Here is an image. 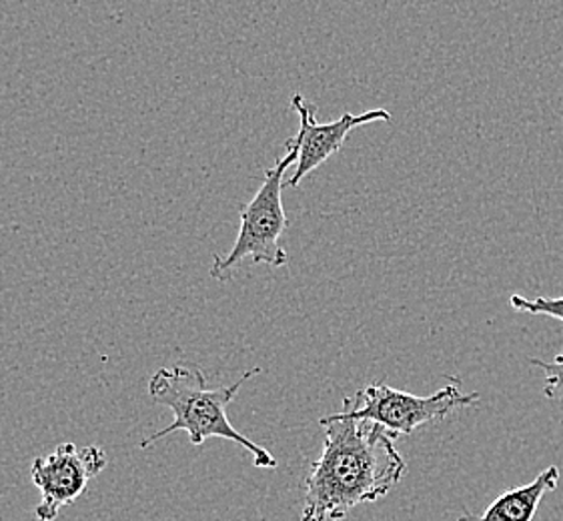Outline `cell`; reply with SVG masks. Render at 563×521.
<instances>
[{"label": "cell", "mask_w": 563, "mask_h": 521, "mask_svg": "<svg viewBox=\"0 0 563 521\" xmlns=\"http://www.w3.org/2000/svg\"><path fill=\"white\" fill-rule=\"evenodd\" d=\"M511 307L530 313V315H548V318L558 319L563 323V297L550 299V297H521V295H511Z\"/></svg>", "instance_id": "ba28073f"}, {"label": "cell", "mask_w": 563, "mask_h": 521, "mask_svg": "<svg viewBox=\"0 0 563 521\" xmlns=\"http://www.w3.org/2000/svg\"><path fill=\"white\" fill-rule=\"evenodd\" d=\"M299 157V147L294 138L287 143V155L265 173L260 191L241 209V228L238 241L229 255H214L209 275L214 281H229L241 267L251 259L255 265L285 267L289 255L282 247V235L287 229V215L283 209V187L285 173L294 167Z\"/></svg>", "instance_id": "3957f363"}, {"label": "cell", "mask_w": 563, "mask_h": 521, "mask_svg": "<svg viewBox=\"0 0 563 521\" xmlns=\"http://www.w3.org/2000/svg\"><path fill=\"white\" fill-rule=\"evenodd\" d=\"M291 107L301 119V129L297 136H294L295 145L299 147V157L295 163L294 177L287 181V187H299L309 173L319 169L327 159L339 153L353 129L377 121H391L389 111L373 109L363 114L343 113L338 121L319 125L316 104H309L301 95H294Z\"/></svg>", "instance_id": "8992f818"}, {"label": "cell", "mask_w": 563, "mask_h": 521, "mask_svg": "<svg viewBox=\"0 0 563 521\" xmlns=\"http://www.w3.org/2000/svg\"><path fill=\"white\" fill-rule=\"evenodd\" d=\"M477 401L479 393H463L462 381L455 377H451L450 384L440 391L426 397L411 396L387 384H373L357 391L355 397H345L338 413L355 420L375 421L399 440Z\"/></svg>", "instance_id": "277c9868"}, {"label": "cell", "mask_w": 563, "mask_h": 521, "mask_svg": "<svg viewBox=\"0 0 563 521\" xmlns=\"http://www.w3.org/2000/svg\"><path fill=\"white\" fill-rule=\"evenodd\" d=\"M109 464V457L99 445L77 447L60 443L53 454L41 455L31 465V477L41 489V503L34 516L38 521L57 520L58 513L85 494L92 477L99 476Z\"/></svg>", "instance_id": "5b68a950"}, {"label": "cell", "mask_w": 563, "mask_h": 521, "mask_svg": "<svg viewBox=\"0 0 563 521\" xmlns=\"http://www.w3.org/2000/svg\"><path fill=\"white\" fill-rule=\"evenodd\" d=\"M323 452L305 477L301 521L345 520L363 503L385 498L406 476L395 437L379 423L341 413L319 421Z\"/></svg>", "instance_id": "6da1fadb"}, {"label": "cell", "mask_w": 563, "mask_h": 521, "mask_svg": "<svg viewBox=\"0 0 563 521\" xmlns=\"http://www.w3.org/2000/svg\"><path fill=\"white\" fill-rule=\"evenodd\" d=\"M260 367L241 375V379L233 386L211 389L207 386L205 372L195 363L175 365V367H161L157 374L148 381V396L158 406H165L173 411L175 420L165 430L153 433L147 440L141 442V450H147L153 443L161 442L173 431H187L192 445H203L211 437H219L225 442H235L245 447L253 455L255 467L273 469L277 467V459L257 443L251 442L241 431L233 428L227 418L229 403L238 397L239 389L247 384L253 375L260 374Z\"/></svg>", "instance_id": "7a4b0ae2"}, {"label": "cell", "mask_w": 563, "mask_h": 521, "mask_svg": "<svg viewBox=\"0 0 563 521\" xmlns=\"http://www.w3.org/2000/svg\"><path fill=\"white\" fill-rule=\"evenodd\" d=\"M530 362L533 367H540L545 375V397L552 401H563V352L558 353L552 362H541L536 357H531Z\"/></svg>", "instance_id": "9c48e42d"}, {"label": "cell", "mask_w": 563, "mask_h": 521, "mask_svg": "<svg viewBox=\"0 0 563 521\" xmlns=\"http://www.w3.org/2000/svg\"><path fill=\"white\" fill-rule=\"evenodd\" d=\"M560 484V469L552 465L528 486L501 494L484 516H462L457 521H533L541 499Z\"/></svg>", "instance_id": "52a82bcc"}]
</instances>
